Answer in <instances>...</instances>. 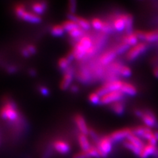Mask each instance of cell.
Masks as SVG:
<instances>
[{
  "mask_svg": "<svg viewBox=\"0 0 158 158\" xmlns=\"http://www.w3.org/2000/svg\"><path fill=\"white\" fill-rule=\"evenodd\" d=\"M21 18L25 20V21H28L32 23H39L41 21L42 19L41 17L38 15L30 13L26 11L22 14Z\"/></svg>",
  "mask_w": 158,
  "mask_h": 158,
  "instance_id": "obj_17",
  "label": "cell"
},
{
  "mask_svg": "<svg viewBox=\"0 0 158 158\" xmlns=\"http://www.w3.org/2000/svg\"><path fill=\"white\" fill-rule=\"evenodd\" d=\"M127 140H129L130 142H131L132 143V144H134L135 146L140 148V149H142V150L144 149L145 146L146 145L144 144V142H143L142 138L136 136L134 134H132L131 135H130L128 137Z\"/></svg>",
  "mask_w": 158,
  "mask_h": 158,
  "instance_id": "obj_20",
  "label": "cell"
},
{
  "mask_svg": "<svg viewBox=\"0 0 158 158\" xmlns=\"http://www.w3.org/2000/svg\"><path fill=\"white\" fill-rule=\"evenodd\" d=\"M121 91L124 94L131 96H134L137 94L136 87L132 84L128 82H124L121 88Z\"/></svg>",
  "mask_w": 158,
  "mask_h": 158,
  "instance_id": "obj_14",
  "label": "cell"
},
{
  "mask_svg": "<svg viewBox=\"0 0 158 158\" xmlns=\"http://www.w3.org/2000/svg\"><path fill=\"white\" fill-rule=\"evenodd\" d=\"M144 40L148 42H154L158 41V30L145 32Z\"/></svg>",
  "mask_w": 158,
  "mask_h": 158,
  "instance_id": "obj_23",
  "label": "cell"
},
{
  "mask_svg": "<svg viewBox=\"0 0 158 158\" xmlns=\"http://www.w3.org/2000/svg\"><path fill=\"white\" fill-rule=\"evenodd\" d=\"M53 148V146H52V147H51V146L48 147L45 150V152H44L42 154L41 158H50L53 154V150H52Z\"/></svg>",
  "mask_w": 158,
  "mask_h": 158,
  "instance_id": "obj_36",
  "label": "cell"
},
{
  "mask_svg": "<svg viewBox=\"0 0 158 158\" xmlns=\"http://www.w3.org/2000/svg\"><path fill=\"white\" fill-rule=\"evenodd\" d=\"M86 152L89 158H102L100 153L96 146H92Z\"/></svg>",
  "mask_w": 158,
  "mask_h": 158,
  "instance_id": "obj_26",
  "label": "cell"
},
{
  "mask_svg": "<svg viewBox=\"0 0 158 158\" xmlns=\"http://www.w3.org/2000/svg\"><path fill=\"white\" fill-rule=\"evenodd\" d=\"M100 98L101 97L98 95L96 92L90 94L89 95V100H90L94 104H98L100 103Z\"/></svg>",
  "mask_w": 158,
  "mask_h": 158,
  "instance_id": "obj_33",
  "label": "cell"
},
{
  "mask_svg": "<svg viewBox=\"0 0 158 158\" xmlns=\"http://www.w3.org/2000/svg\"><path fill=\"white\" fill-rule=\"evenodd\" d=\"M25 11V8H24V6H23V5H19V6H17L15 8V12H16V14L17 15V16L21 17L22 14Z\"/></svg>",
  "mask_w": 158,
  "mask_h": 158,
  "instance_id": "obj_37",
  "label": "cell"
},
{
  "mask_svg": "<svg viewBox=\"0 0 158 158\" xmlns=\"http://www.w3.org/2000/svg\"><path fill=\"white\" fill-rule=\"evenodd\" d=\"M154 76L158 78V67H156L154 69Z\"/></svg>",
  "mask_w": 158,
  "mask_h": 158,
  "instance_id": "obj_48",
  "label": "cell"
},
{
  "mask_svg": "<svg viewBox=\"0 0 158 158\" xmlns=\"http://www.w3.org/2000/svg\"><path fill=\"white\" fill-rule=\"evenodd\" d=\"M154 136H155V137H156V138L157 141L158 142V131H155V132H154Z\"/></svg>",
  "mask_w": 158,
  "mask_h": 158,
  "instance_id": "obj_50",
  "label": "cell"
},
{
  "mask_svg": "<svg viewBox=\"0 0 158 158\" xmlns=\"http://www.w3.org/2000/svg\"><path fill=\"white\" fill-rule=\"evenodd\" d=\"M69 34L71 36L74 37V38L81 36L84 34V29H82L81 27H78V28H76L75 29L72 30V31H69Z\"/></svg>",
  "mask_w": 158,
  "mask_h": 158,
  "instance_id": "obj_31",
  "label": "cell"
},
{
  "mask_svg": "<svg viewBox=\"0 0 158 158\" xmlns=\"http://www.w3.org/2000/svg\"><path fill=\"white\" fill-rule=\"evenodd\" d=\"M73 81V73L71 72H67L63 77V80L61 82L60 87L62 90H66Z\"/></svg>",
  "mask_w": 158,
  "mask_h": 158,
  "instance_id": "obj_19",
  "label": "cell"
},
{
  "mask_svg": "<svg viewBox=\"0 0 158 158\" xmlns=\"http://www.w3.org/2000/svg\"><path fill=\"white\" fill-rule=\"evenodd\" d=\"M0 115L5 119L7 118L9 121H16L19 115L15 103L11 102H7L0 111Z\"/></svg>",
  "mask_w": 158,
  "mask_h": 158,
  "instance_id": "obj_1",
  "label": "cell"
},
{
  "mask_svg": "<svg viewBox=\"0 0 158 158\" xmlns=\"http://www.w3.org/2000/svg\"><path fill=\"white\" fill-rule=\"evenodd\" d=\"M75 121L77 127H78L79 130L81 131L82 134L88 135L89 129L87 127L85 119L81 115H77L75 117Z\"/></svg>",
  "mask_w": 158,
  "mask_h": 158,
  "instance_id": "obj_12",
  "label": "cell"
},
{
  "mask_svg": "<svg viewBox=\"0 0 158 158\" xmlns=\"http://www.w3.org/2000/svg\"><path fill=\"white\" fill-rule=\"evenodd\" d=\"M53 148L59 154L65 155L71 151V146L67 142L63 140H56L53 143Z\"/></svg>",
  "mask_w": 158,
  "mask_h": 158,
  "instance_id": "obj_8",
  "label": "cell"
},
{
  "mask_svg": "<svg viewBox=\"0 0 158 158\" xmlns=\"http://www.w3.org/2000/svg\"><path fill=\"white\" fill-rule=\"evenodd\" d=\"M68 17L70 19V20H73V21H75L78 24L79 27L82 28V29H88L90 27V22L86 19L78 17L72 13H69L68 15Z\"/></svg>",
  "mask_w": 158,
  "mask_h": 158,
  "instance_id": "obj_11",
  "label": "cell"
},
{
  "mask_svg": "<svg viewBox=\"0 0 158 158\" xmlns=\"http://www.w3.org/2000/svg\"><path fill=\"white\" fill-rule=\"evenodd\" d=\"M119 73L123 77H130L131 75L132 71L131 70V69L128 67L125 66V65H122L121 69H120Z\"/></svg>",
  "mask_w": 158,
  "mask_h": 158,
  "instance_id": "obj_32",
  "label": "cell"
},
{
  "mask_svg": "<svg viewBox=\"0 0 158 158\" xmlns=\"http://www.w3.org/2000/svg\"><path fill=\"white\" fill-rule=\"evenodd\" d=\"M117 56V53L115 50H109L104 53L100 57V61L103 65H106L113 61V59Z\"/></svg>",
  "mask_w": 158,
  "mask_h": 158,
  "instance_id": "obj_13",
  "label": "cell"
},
{
  "mask_svg": "<svg viewBox=\"0 0 158 158\" xmlns=\"http://www.w3.org/2000/svg\"><path fill=\"white\" fill-rule=\"evenodd\" d=\"M102 31L103 32H111L112 31V27L111 25V24H110L109 23H106V22L103 23Z\"/></svg>",
  "mask_w": 158,
  "mask_h": 158,
  "instance_id": "obj_40",
  "label": "cell"
},
{
  "mask_svg": "<svg viewBox=\"0 0 158 158\" xmlns=\"http://www.w3.org/2000/svg\"><path fill=\"white\" fill-rule=\"evenodd\" d=\"M70 62H71V61L69 60V59L66 57H63V58H61L59 60L58 65H59V67L61 69H66L68 67Z\"/></svg>",
  "mask_w": 158,
  "mask_h": 158,
  "instance_id": "obj_34",
  "label": "cell"
},
{
  "mask_svg": "<svg viewBox=\"0 0 158 158\" xmlns=\"http://www.w3.org/2000/svg\"><path fill=\"white\" fill-rule=\"evenodd\" d=\"M64 31H65V29L63 27L62 24H57V25L53 26L51 29V32L54 36H61L63 34Z\"/></svg>",
  "mask_w": 158,
  "mask_h": 158,
  "instance_id": "obj_30",
  "label": "cell"
},
{
  "mask_svg": "<svg viewBox=\"0 0 158 158\" xmlns=\"http://www.w3.org/2000/svg\"><path fill=\"white\" fill-rule=\"evenodd\" d=\"M132 134H133V130L132 128H125L112 132L110 135H109V136L110 137L111 141L113 143L121 140H125Z\"/></svg>",
  "mask_w": 158,
  "mask_h": 158,
  "instance_id": "obj_5",
  "label": "cell"
},
{
  "mask_svg": "<svg viewBox=\"0 0 158 158\" xmlns=\"http://www.w3.org/2000/svg\"><path fill=\"white\" fill-rule=\"evenodd\" d=\"M123 146H124L127 148V149L132 152L136 156H138L140 157L143 150L137 147L136 146H135L134 144H132L131 142H130L128 140H124V142H123Z\"/></svg>",
  "mask_w": 158,
  "mask_h": 158,
  "instance_id": "obj_15",
  "label": "cell"
},
{
  "mask_svg": "<svg viewBox=\"0 0 158 158\" xmlns=\"http://www.w3.org/2000/svg\"><path fill=\"white\" fill-rule=\"evenodd\" d=\"M22 54L25 57H29L31 55L30 52H28V50L27 49V48H24L22 49Z\"/></svg>",
  "mask_w": 158,
  "mask_h": 158,
  "instance_id": "obj_45",
  "label": "cell"
},
{
  "mask_svg": "<svg viewBox=\"0 0 158 158\" xmlns=\"http://www.w3.org/2000/svg\"><path fill=\"white\" fill-rule=\"evenodd\" d=\"M78 140L82 151H86L92 146L86 135L82 134V133L79 135L78 136Z\"/></svg>",
  "mask_w": 158,
  "mask_h": 158,
  "instance_id": "obj_16",
  "label": "cell"
},
{
  "mask_svg": "<svg viewBox=\"0 0 158 158\" xmlns=\"http://www.w3.org/2000/svg\"><path fill=\"white\" fill-rule=\"evenodd\" d=\"M122 16L124 19L125 24H126V31L128 34L132 33V23H133V19L132 16L131 15L128 14H123Z\"/></svg>",
  "mask_w": 158,
  "mask_h": 158,
  "instance_id": "obj_22",
  "label": "cell"
},
{
  "mask_svg": "<svg viewBox=\"0 0 158 158\" xmlns=\"http://www.w3.org/2000/svg\"><path fill=\"white\" fill-rule=\"evenodd\" d=\"M136 35L137 36L138 40H144V36H145V32L142 31H136L135 32Z\"/></svg>",
  "mask_w": 158,
  "mask_h": 158,
  "instance_id": "obj_41",
  "label": "cell"
},
{
  "mask_svg": "<svg viewBox=\"0 0 158 158\" xmlns=\"http://www.w3.org/2000/svg\"><path fill=\"white\" fill-rule=\"evenodd\" d=\"M142 120L146 125V127H157L158 125L156 118L155 115L150 111H146L145 113L143 112L142 116L141 117Z\"/></svg>",
  "mask_w": 158,
  "mask_h": 158,
  "instance_id": "obj_9",
  "label": "cell"
},
{
  "mask_svg": "<svg viewBox=\"0 0 158 158\" xmlns=\"http://www.w3.org/2000/svg\"><path fill=\"white\" fill-rule=\"evenodd\" d=\"M73 158H89L86 151H81L73 156Z\"/></svg>",
  "mask_w": 158,
  "mask_h": 158,
  "instance_id": "obj_39",
  "label": "cell"
},
{
  "mask_svg": "<svg viewBox=\"0 0 158 158\" xmlns=\"http://www.w3.org/2000/svg\"><path fill=\"white\" fill-rule=\"evenodd\" d=\"M147 48L148 46L146 42L138 43L136 46L130 48L129 50L127 52L126 57L128 61L135 60L143 53H144Z\"/></svg>",
  "mask_w": 158,
  "mask_h": 158,
  "instance_id": "obj_4",
  "label": "cell"
},
{
  "mask_svg": "<svg viewBox=\"0 0 158 158\" xmlns=\"http://www.w3.org/2000/svg\"><path fill=\"white\" fill-rule=\"evenodd\" d=\"M95 52H96V48L92 46V47L88 49V50L86 51V54L88 56H90V55H92V54L94 53Z\"/></svg>",
  "mask_w": 158,
  "mask_h": 158,
  "instance_id": "obj_44",
  "label": "cell"
},
{
  "mask_svg": "<svg viewBox=\"0 0 158 158\" xmlns=\"http://www.w3.org/2000/svg\"><path fill=\"white\" fill-rule=\"evenodd\" d=\"M111 109L113 111H114L115 113H117V114L121 115L123 113H124L125 106L121 102L118 101V102L112 103Z\"/></svg>",
  "mask_w": 158,
  "mask_h": 158,
  "instance_id": "obj_27",
  "label": "cell"
},
{
  "mask_svg": "<svg viewBox=\"0 0 158 158\" xmlns=\"http://www.w3.org/2000/svg\"><path fill=\"white\" fill-rule=\"evenodd\" d=\"M29 73H30V75L32 76H35L36 74V72L35 70H34V69H31V70L29 71Z\"/></svg>",
  "mask_w": 158,
  "mask_h": 158,
  "instance_id": "obj_49",
  "label": "cell"
},
{
  "mask_svg": "<svg viewBox=\"0 0 158 158\" xmlns=\"http://www.w3.org/2000/svg\"><path fill=\"white\" fill-rule=\"evenodd\" d=\"M77 7V2L75 0H71L69 2V11H71V13L74 14L75 11V9Z\"/></svg>",
  "mask_w": 158,
  "mask_h": 158,
  "instance_id": "obj_38",
  "label": "cell"
},
{
  "mask_svg": "<svg viewBox=\"0 0 158 158\" xmlns=\"http://www.w3.org/2000/svg\"><path fill=\"white\" fill-rule=\"evenodd\" d=\"M138 38L137 36L136 35V34L134 33H131V34H128L127 36H125L123 39V42L127 44L128 45H129L130 46H135L136 44H138Z\"/></svg>",
  "mask_w": 158,
  "mask_h": 158,
  "instance_id": "obj_18",
  "label": "cell"
},
{
  "mask_svg": "<svg viewBox=\"0 0 158 158\" xmlns=\"http://www.w3.org/2000/svg\"><path fill=\"white\" fill-rule=\"evenodd\" d=\"M47 7V3L46 2H36L32 5V9L37 13H42Z\"/></svg>",
  "mask_w": 158,
  "mask_h": 158,
  "instance_id": "obj_24",
  "label": "cell"
},
{
  "mask_svg": "<svg viewBox=\"0 0 158 158\" xmlns=\"http://www.w3.org/2000/svg\"><path fill=\"white\" fill-rule=\"evenodd\" d=\"M133 134L138 136L142 139L146 140L149 141L152 137L154 136V132H153L150 128L147 127H137L135 128H132Z\"/></svg>",
  "mask_w": 158,
  "mask_h": 158,
  "instance_id": "obj_7",
  "label": "cell"
},
{
  "mask_svg": "<svg viewBox=\"0 0 158 158\" xmlns=\"http://www.w3.org/2000/svg\"><path fill=\"white\" fill-rule=\"evenodd\" d=\"M96 146L100 152L102 158H106L112 151L113 142L109 136H104L100 138Z\"/></svg>",
  "mask_w": 158,
  "mask_h": 158,
  "instance_id": "obj_2",
  "label": "cell"
},
{
  "mask_svg": "<svg viewBox=\"0 0 158 158\" xmlns=\"http://www.w3.org/2000/svg\"><path fill=\"white\" fill-rule=\"evenodd\" d=\"M71 90L73 92H77L78 90H79V88L78 86L77 85H73L71 87Z\"/></svg>",
  "mask_w": 158,
  "mask_h": 158,
  "instance_id": "obj_46",
  "label": "cell"
},
{
  "mask_svg": "<svg viewBox=\"0 0 158 158\" xmlns=\"http://www.w3.org/2000/svg\"><path fill=\"white\" fill-rule=\"evenodd\" d=\"M130 47L131 46L129 45H128L127 44L123 42L121 44H118L114 50L115 51L117 54H121V53H125L126 52H128L130 49Z\"/></svg>",
  "mask_w": 158,
  "mask_h": 158,
  "instance_id": "obj_29",
  "label": "cell"
},
{
  "mask_svg": "<svg viewBox=\"0 0 158 158\" xmlns=\"http://www.w3.org/2000/svg\"><path fill=\"white\" fill-rule=\"evenodd\" d=\"M7 70H8V71H9V73H14V72L16 71L17 69H16L15 67H9L7 69Z\"/></svg>",
  "mask_w": 158,
  "mask_h": 158,
  "instance_id": "obj_47",
  "label": "cell"
},
{
  "mask_svg": "<svg viewBox=\"0 0 158 158\" xmlns=\"http://www.w3.org/2000/svg\"><path fill=\"white\" fill-rule=\"evenodd\" d=\"M92 26L94 27L96 29H101L103 27V22L102 21V20H100V19L98 18H94L92 19Z\"/></svg>",
  "mask_w": 158,
  "mask_h": 158,
  "instance_id": "obj_35",
  "label": "cell"
},
{
  "mask_svg": "<svg viewBox=\"0 0 158 158\" xmlns=\"http://www.w3.org/2000/svg\"><path fill=\"white\" fill-rule=\"evenodd\" d=\"M123 82L121 81H110L105 84L100 88H98L96 91V93L100 97L104 96L106 94L113 92L121 90V88L123 85Z\"/></svg>",
  "mask_w": 158,
  "mask_h": 158,
  "instance_id": "obj_3",
  "label": "cell"
},
{
  "mask_svg": "<svg viewBox=\"0 0 158 158\" xmlns=\"http://www.w3.org/2000/svg\"><path fill=\"white\" fill-rule=\"evenodd\" d=\"M62 26L64 28V29L66 30L68 32L72 31V30L75 29L76 28L80 27L78 24L75 22L73 21V20H67V21H65V22H63L62 24Z\"/></svg>",
  "mask_w": 158,
  "mask_h": 158,
  "instance_id": "obj_25",
  "label": "cell"
},
{
  "mask_svg": "<svg viewBox=\"0 0 158 158\" xmlns=\"http://www.w3.org/2000/svg\"><path fill=\"white\" fill-rule=\"evenodd\" d=\"M113 27L117 31H122L126 28V24L124 19H123L122 15L121 16L117 18L114 22H113Z\"/></svg>",
  "mask_w": 158,
  "mask_h": 158,
  "instance_id": "obj_21",
  "label": "cell"
},
{
  "mask_svg": "<svg viewBox=\"0 0 158 158\" xmlns=\"http://www.w3.org/2000/svg\"><path fill=\"white\" fill-rule=\"evenodd\" d=\"M27 49L28 50V52H30L31 54H34L36 52V47L34 46V45H32V44H30L27 46Z\"/></svg>",
  "mask_w": 158,
  "mask_h": 158,
  "instance_id": "obj_42",
  "label": "cell"
},
{
  "mask_svg": "<svg viewBox=\"0 0 158 158\" xmlns=\"http://www.w3.org/2000/svg\"><path fill=\"white\" fill-rule=\"evenodd\" d=\"M152 156H158V150L157 146L148 144L143 149L140 158H148Z\"/></svg>",
  "mask_w": 158,
  "mask_h": 158,
  "instance_id": "obj_10",
  "label": "cell"
},
{
  "mask_svg": "<svg viewBox=\"0 0 158 158\" xmlns=\"http://www.w3.org/2000/svg\"><path fill=\"white\" fill-rule=\"evenodd\" d=\"M78 43L81 44V46L84 48L87 51L88 48H90V47L92 46V40L88 37V36H85V37H82L81 40L80 41L78 42Z\"/></svg>",
  "mask_w": 158,
  "mask_h": 158,
  "instance_id": "obj_28",
  "label": "cell"
},
{
  "mask_svg": "<svg viewBox=\"0 0 158 158\" xmlns=\"http://www.w3.org/2000/svg\"><path fill=\"white\" fill-rule=\"evenodd\" d=\"M124 94L121 90L110 92L100 98L101 104H108V103H113L118 102L123 98Z\"/></svg>",
  "mask_w": 158,
  "mask_h": 158,
  "instance_id": "obj_6",
  "label": "cell"
},
{
  "mask_svg": "<svg viewBox=\"0 0 158 158\" xmlns=\"http://www.w3.org/2000/svg\"><path fill=\"white\" fill-rule=\"evenodd\" d=\"M40 91L42 93V94H43L44 96H48L49 95V91L48 89L46 87H44V86H41L40 88Z\"/></svg>",
  "mask_w": 158,
  "mask_h": 158,
  "instance_id": "obj_43",
  "label": "cell"
}]
</instances>
